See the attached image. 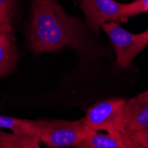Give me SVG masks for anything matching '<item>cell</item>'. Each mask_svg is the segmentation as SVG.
Here are the masks:
<instances>
[{"label": "cell", "instance_id": "15", "mask_svg": "<svg viewBox=\"0 0 148 148\" xmlns=\"http://www.w3.org/2000/svg\"><path fill=\"white\" fill-rule=\"evenodd\" d=\"M143 94H145V95H148V90L145 92H143Z\"/></svg>", "mask_w": 148, "mask_h": 148}, {"label": "cell", "instance_id": "1", "mask_svg": "<svg viewBox=\"0 0 148 148\" xmlns=\"http://www.w3.org/2000/svg\"><path fill=\"white\" fill-rule=\"evenodd\" d=\"M29 42L36 54L68 46L86 50L80 22L63 10L58 0H32Z\"/></svg>", "mask_w": 148, "mask_h": 148}, {"label": "cell", "instance_id": "2", "mask_svg": "<svg viewBox=\"0 0 148 148\" xmlns=\"http://www.w3.org/2000/svg\"><path fill=\"white\" fill-rule=\"evenodd\" d=\"M93 130L84 123L83 119L79 121L41 119L39 141L50 148L76 147Z\"/></svg>", "mask_w": 148, "mask_h": 148}, {"label": "cell", "instance_id": "16", "mask_svg": "<svg viewBox=\"0 0 148 148\" xmlns=\"http://www.w3.org/2000/svg\"><path fill=\"white\" fill-rule=\"evenodd\" d=\"M147 31H148V29H147Z\"/></svg>", "mask_w": 148, "mask_h": 148}, {"label": "cell", "instance_id": "8", "mask_svg": "<svg viewBox=\"0 0 148 148\" xmlns=\"http://www.w3.org/2000/svg\"><path fill=\"white\" fill-rule=\"evenodd\" d=\"M0 129H7L12 132L37 138L41 132V120H28L0 115Z\"/></svg>", "mask_w": 148, "mask_h": 148}, {"label": "cell", "instance_id": "7", "mask_svg": "<svg viewBox=\"0 0 148 148\" xmlns=\"http://www.w3.org/2000/svg\"><path fill=\"white\" fill-rule=\"evenodd\" d=\"M77 148H138L127 131L101 134L93 130L90 135L76 146Z\"/></svg>", "mask_w": 148, "mask_h": 148}, {"label": "cell", "instance_id": "9", "mask_svg": "<svg viewBox=\"0 0 148 148\" xmlns=\"http://www.w3.org/2000/svg\"><path fill=\"white\" fill-rule=\"evenodd\" d=\"M18 52L12 33L0 38V78L9 75L18 61Z\"/></svg>", "mask_w": 148, "mask_h": 148}, {"label": "cell", "instance_id": "6", "mask_svg": "<svg viewBox=\"0 0 148 148\" xmlns=\"http://www.w3.org/2000/svg\"><path fill=\"white\" fill-rule=\"evenodd\" d=\"M124 123L127 132L148 127V95L141 93L126 102Z\"/></svg>", "mask_w": 148, "mask_h": 148}, {"label": "cell", "instance_id": "10", "mask_svg": "<svg viewBox=\"0 0 148 148\" xmlns=\"http://www.w3.org/2000/svg\"><path fill=\"white\" fill-rule=\"evenodd\" d=\"M40 141L37 138L8 133L0 129V148H39Z\"/></svg>", "mask_w": 148, "mask_h": 148}, {"label": "cell", "instance_id": "12", "mask_svg": "<svg viewBox=\"0 0 148 148\" xmlns=\"http://www.w3.org/2000/svg\"><path fill=\"white\" fill-rule=\"evenodd\" d=\"M148 12V0H135L125 4V14L128 18Z\"/></svg>", "mask_w": 148, "mask_h": 148}, {"label": "cell", "instance_id": "5", "mask_svg": "<svg viewBox=\"0 0 148 148\" xmlns=\"http://www.w3.org/2000/svg\"><path fill=\"white\" fill-rule=\"evenodd\" d=\"M86 22L90 30L98 34L105 23L114 21L127 22L125 4L114 0H80Z\"/></svg>", "mask_w": 148, "mask_h": 148}, {"label": "cell", "instance_id": "3", "mask_svg": "<svg viewBox=\"0 0 148 148\" xmlns=\"http://www.w3.org/2000/svg\"><path fill=\"white\" fill-rule=\"evenodd\" d=\"M127 100L111 98L91 106L83 118L84 123L94 130L107 133L125 131L124 109Z\"/></svg>", "mask_w": 148, "mask_h": 148}, {"label": "cell", "instance_id": "4", "mask_svg": "<svg viewBox=\"0 0 148 148\" xmlns=\"http://www.w3.org/2000/svg\"><path fill=\"white\" fill-rule=\"evenodd\" d=\"M102 29L111 40L117 63L123 69L129 66L133 59L148 45V31L140 34L130 33L114 21L105 23Z\"/></svg>", "mask_w": 148, "mask_h": 148}, {"label": "cell", "instance_id": "13", "mask_svg": "<svg viewBox=\"0 0 148 148\" xmlns=\"http://www.w3.org/2000/svg\"><path fill=\"white\" fill-rule=\"evenodd\" d=\"M128 133L130 139L138 148H148V127Z\"/></svg>", "mask_w": 148, "mask_h": 148}, {"label": "cell", "instance_id": "14", "mask_svg": "<svg viewBox=\"0 0 148 148\" xmlns=\"http://www.w3.org/2000/svg\"><path fill=\"white\" fill-rule=\"evenodd\" d=\"M12 29H9L7 26H5L1 21H0V38H2L9 34H12Z\"/></svg>", "mask_w": 148, "mask_h": 148}, {"label": "cell", "instance_id": "11", "mask_svg": "<svg viewBox=\"0 0 148 148\" xmlns=\"http://www.w3.org/2000/svg\"><path fill=\"white\" fill-rule=\"evenodd\" d=\"M14 0H0V21L12 29V17Z\"/></svg>", "mask_w": 148, "mask_h": 148}]
</instances>
